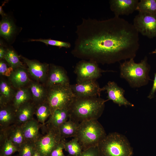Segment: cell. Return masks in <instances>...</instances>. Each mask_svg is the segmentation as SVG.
I'll use <instances>...</instances> for the list:
<instances>
[{"label":"cell","mask_w":156,"mask_h":156,"mask_svg":"<svg viewBox=\"0 0 156 156\" xmlns=\"http://www.w3.org/2000/svg\"><path fill=\"white\" fill-rule=\"evenodd\" d=\"M33 156H42L36 151Z\"/></svg>","instance_id":"obj_39"},{"label":"cell","mask_w":156,"mask_h":156,"mask_svg":"<svg viewBox=\"0 0 156 156\" xmlns=\"http://www.w3.org/2000/svg\"><path fill=\"white\" fill-rule=\"evenodd\" d=\"M75 33L73 54L97 63L134 59L139 48V33L133 24L120 17L102 20L82 18Z\"/></svg>","instance_id":"obj_1"},{"label":"cell","mask_w":156,"mask_h":156,"mask_svg":"<svg viewBox=\"0 0 156 156\" xmlns=\"http://www.w3.org/2000/svg\"><path fill=\"white\" fill-rule=\"evenodd\" d=\"M64 149L70 156H79L83 151L81 145L75 138L68 142H65Z\"/></svg>","instance_id":"obj_29"},{"label":"cell","mask_w":156,"mask_h":156,"mask_svg":"<svg viewBox=\"0 0 156 156\" xmlns=\"http://www.w3.org/2000/svg\"><path fill=\"white\" fill-rule=\"evenodd\" d=\"M9 80L1 79L0 81V106L10 104L16 91Z\"/></svg>","instance_id":"obj_20"},{"label":"cell","mask_w":156,"mask_h":156,"mask_svg":"<svg viewBox=\"0 0 156 156\" xmlns=\"http://www.w3.org/2000/svg\"><path fill=\"white\" fill-rule=\"evenodd\" d=\"M45 82L48 88L56 85L70 84L69 79L64 69L53 64L50 66Z\"/></svg>","instance_id":"obj_14"},{"label":"cell","mask_w":156,"mask_h":156,"mask_svg":"<svg viewBox=\"0 0 156 156\" xmlns=\"http://www.w3.org/2000/svg\"><path fill=\"white\" fill-rule=\"evenodd\" d=\"M51 114L50 107L45 101L36 105L35 114L36 116L37 120L42 124L45 123V121Z\"/></svg>","instance_id":"obj_26"},{"label":"cell","mask_w":156,"mask_h":156,"mask_svg":"<svg viewBox=\"0 0 156 156\" xmlns=\"http://www.w3.org/2000/svg\"><path fill=\"white\" fill-rule=\"evenodd\" d=\"M79 156H99L98 146L91 147L83 151Z\"/></svg>","instance_id":"obj_35"},{"label":"cell","mask_w":156,"mask_h":156,"mask_svg":"<svg viewBox=\"0 0 156 156\" xmlns=\"http://www.w3.org/2000/svg\"><path fill=\"white\" fill-rule=\"evenodd\" d=\"M102 88L103 91H106L108 100H112L119 106H134L133 104L125 97V90L114 81H109Z\"/></svg>","instance_id":"obj_11"},{"label":"cell","mask_w":156,"mask_h":156,"mask_svg":"<svg viewBox=\"0 0 156 156\" xmlns=\"http://www.w3.org/2000/svg\"><path fill=\"white\" fill-rule=\"evenodd\" d=\"M7 49H5L1 45L0 47V59L1 60L4 58L6 53Z\"/></svg>","instance_id":"obj_37"},{"label":"cell","mask_w":156,"mask_h":156,"mask_svg":"<svg viewBox=\"0 0 156 156\" xmlns=\"http://www.w3.org/2000/svg\"><path fill=\"white\" fill-rule=\"evenodd\" d=\"M119 69L120 77L125 79L132 88L146 85L150 79L149 76L150 66L146 56L139 63H135L133 58L125 60L120 63Z\"/></svg>","instance_id":"obj_3"},{"label":"cell","mask_w":156,"mask_h":156,"mask_svg":"<svg viewBox=\"0 0 156 156\" xmlns=\"http://www.w3.org/2000/svg\"><path fill=\"white\" fill-rule=\"evenodd\" d=\"M13 68L10 67H8L5 62L2 60L0 62V74L1 75L9 77L12 71Z\"/></svg>","instance_id":"obj_33"},{"label":"cell","mask_w":156,"mask_h":156,"mask_svg":"<svg viewBox=\"0 0 156 156\" xmlns=\"http://www.w3.org/2000/svg\"><path fill=\"white\" fill-rule=\"evenodd\" d=\"M138 2V0H110V8L115 16L128 15L136 10Z\"/></svg>","instance_id":"obj_13"},{"label":"cell","mask_w":156,"mask_h":156,"mask_svg":"<svg viewBox=\"0 0 156 156\" xmlns=\"http://www.w3.org/2000/svg\"><path fill=\"white\" fill-rule=\"evenodd\" d=\"M65 142L64 139H63L52 151L50 156H66L63 151V150L64 149Z\"/></svg>","instance_id":"obj_34"},{"label":"cell","mask_w":156,"mask_h":156,"mask_svg":"<svg viewBox=\"0 0 156 156\" xmlns=\"http://www.w3.org/2000/svg\"><path fill=\"white\" fill-rule=\"evenodd\" d=\"M73 93L76 98L97 97L103 91L96 81L89 80L77 82L71 85Z\"/></svg>","instance_id":"obj_10"},{"label":"cell","mask_w":156,"mask_h":156,"mask_svg":"<svg viewBox=\"0 0 156 156\" xmlns=\"http://www.w3.org/2000/svg\"><path fill=\"white\" fill-rule=\"evenodd\" d=\"M36 105L32 101L20 107L16 111V123L22 125L33 118Z\"/></svg>","instance_id":"obj_19"},{"label":"cell","mask_w":156,"mask_h":156,"mask_svg":"<svg viewBox=\"0 0 156 156\" xmlns=\"http://www.w3.org/2000/svg\"><path fill=\"white\" fill-rule=\"evenodd\" d=\"M29 89L32 97V101L36 105L45 101L47 90L40 83L34 82H31Z\"/></svg>","instance_id":"obj_23"},{"label":"cell","mask_w":156,"mask_h":156,"mask_svg":"<svg viewBox=\"0 0 156 156\" xmlns=\"http://www.w3.org/2000/svg\"><path fill=\"white\" fill-rule=\"evenodd\" d=\"M4 58L10 67L14 70L19 67H23L19 56L13 50L7 49Z\"/></svg>","instance_id":"obj_30"},{"label":"cell","mask_w":156,"mask_h":156,"mask_svg":"<svg viewBox=\"0 0 156 156\" xmlns=\"http://www.w3.org/2000/svg\"><path fill=\"white\" fill-rule=\"evenodd\" d=\"M15 30L14 25L9 18H5L1 21L0 35L5 39H10L15 32Z\"/></svg>","instance_id":"obj_27"},{"label":"cell","mask_w":156,"mask_h":156,"mask_svg":"<svg viewBox=\"0 0 156 156\" xmlns=\"http://www.w3.org/2000/svg\"><path fill=\"white\" fill-rule=\"evenodd\" d=\"M41 125L34 118L21 125L23 135L26 141L35 142L40 134L39 129Z\"/></svg>","instance_id":"obj_18"},{"label":"cell","mask_w":156,"mask_h":156,"mask_svg":"<svg viewBox=\"0 0 156 156\" xmlns=\"http://www.w3.org/2000/svg\"><path fill=\"white\" fill-rule=\"evenodd\" d=\"M150 54H156V49L154 50L151 52V53H150Z\"/></svg>","instance_id":"obj_40"},{"label":"cell","mask_w":156,"mask_h":156,"mask_svg":"<svg viewBox=\"0 0 156 156\" xmlns=\"http://www.w3.org/2000/svg\"><path fill=\"white\" fill-rule=\"evenodd\" d=\"M105 102L99 97H75L69 108V118L79 123L97 120L103 112Z\"/></svg>","instance_id":"obj_2"},{"label":"cell","mask_w":156,"mask_h":156,"mask_svg":"<svg viewBox=\"0 0 156 156\" xmlns=\"http://www.w3.org/2000/svg\"><path fill=\"white\" fill-rule=\"evenodd\" d=\"M99 156H132L133 149L127 138L116 132L106 135L98 145Z\"/></svg>","instance_id":"obj_4"},{"label":"cell","mask_w":156,"mask_h":156,"mask_svg":"<svg viewBox=\"0 0 156 156\" xmlns=\"http://www.w3.org/2000/svg\"><path fill=\"white\" fill-rule=\"evenodd\" d=\"M31 41H39L42 42L46 44L56 46L60 47H64L66 48H70L71 46L70 44L67 42H65L59 40L50 39H31Z\"/></svg>","instance_id":"obj_32"},{"label":"cell","mask_w":156,"mask_h":156,"mask_svg":"<svg viewBox=\"0 0 156 156\" xmlns=\"http://www.w3.org/2000/svg\"><path fill=\"white\" fill-rule=\"evenodd\" d=\"M16 122V111L11 104L0 106V130L6 128Z\"/></svg>","instance_id":"obj_17"},{"label":"cell","mask_w":156,"mask_h":156,"mask_svg":"<svg viewBox=\"0 0 156 156\" xmlns=\"http://www.w3.org/2000/svg\"><path fill=\"white\" fill-rule=\"evenodd\" d=\"M79 123L70 119L64 122L59 128L60 133L63 138L74 137L76 135Z\"/></svg>","instance_id":"obj_24"},{"label":"cell","mask_w":156,"mask_h":156,"mask_svg":"<svg viewBox=\"0 0 156 156\" xmlns=\"http://www.w3.org/2000/svg\"><path fill=\"white\" fill-rule=\"evenodd\" d=\"M32 101L30 89L25 87L17 90L11 104L16 111L24 104Z\"/></svg>","instance_id":"obj_22"},{"label":"cell","mask_w":156,"mask_h":156,"mask_svg":"<svg viewBox=\"0 0 156 156\" xmlns=\"http://www.w3.org/2000/svg\"><path fill=\"white\" fill-rule=\"evenodd\" d=\"M48 88L45 101L52 113L57 109L69 108L75 98L70 84L56 85Z\"/></svg>","instance_id":"obj_6"},{"label":"cell","mask_w":156,"mask_h":156,"mask_svg":"<svg viewBox=\"0 0 156 156\" xmlns=\"http://www.w3.org/2000/svg\"><path fill=\"white\" fill-rule=\"evenodd\" d=\"M77 76V82L89 80H96L104 72L99 67L95 62L84 60L77 64L75 70Z\"/></svg>","instance_id":"obj_9"},{"label":"cell","mask_w":156,"mask_h":156,"mask_svg":"<svg viewBox=\"0 0 156 156\" xmlns=\"http://www.w3.org/2000/svg\"><path fill=\"white\" fill-rule=\"evenodd\" d=\"M69 116V108L57 109L52 112L46 123L54 127L59 128L68 120Z\"/></svg>","instance_id":"obj_21"},{"label":"cell","mask_w":156,"mask_h":156,"mask_svg":"<svg viewBox=\"0 0 156 156\" xmlns=\"http://www.w3.org/2000/svg\"><path fill=\"white\" fill-rule=\"evenodd\" d=\"M43 134H40L35 142L36 151L42 156H50L53 150L64 139L61 137L59 128L46 123L41 126Z\"/></svg>","instance_id":"obj_7"},{"label":"cell","mask_w":156,"mask_h":156,"mask_svg":"<svg viewBox=\"0 0 156 156\" xmlns=\"http://www.w3.org/2000/svg\"><path fill=\"white\" fill-rule=\"evenodd\" d=\"M133 24L143 36L150 39L156 38V15L139 12L133 19Z\"/></svg>","instance_id":"obj_8"},{"label":"cell","mask_w":156,"mask_h":156,"mask_svg":"<svg viewBox=\"0 0 156 156\" xmlns=\"http://www.w3.org/2000/svg\"><path fill=\"white\" fill-rule=\"evenodd\" d=\"M0 132L4 134L18 148L25 141L21 125L17 123L0 130Z\"/></svg>","instance_id":"obj_15"},{"label":"cell","mask_w":156,"mask_h":156,"mask_svg":"<svg viewBox=\"0 0 156 156\" xmlns=\"http://www.w3.org/2000/svg\"><path fill=\"white\" fill-rule=\"evenodd\" d=\"M0 156H11L18 148L4 134L0 132Z\"/></svg>","instance_id":"obj_25"},{"label":"cell","mask_w":156,"mask_h":156,"mask_svg":"<svg viewBox=\"0 0 156 156\" xmlns=\"http://www.w3.org/2000/svg\"><path fill=\"white\" fill-rule=\"evenodd\" d=\"M22 58L27 66L29 73L33 78L42 83L46 81L49 68L48 64L30 60L23 57Z\"/></svg>","instance_id":"obj_12"},{"label":"cell","mask_w":156,"mask_h":156,"mask_svg":"<svg viewBox=\"0 0 156 156\" xmlns=\"http://www.w3.org/2000/svg\"></svg>","instance_id":"obj_41"},{"label":"cell","mask_w":156,"mask_h":156,"mask_svg":"<svg viewBox=\"0 0 156 156\" xmlns=\"http://www.w3.org/2000/svg\"><path fill=\"white\" fill-rule=\"evenodd\" d=\"M0 13L1 15H2V16H4L5 15L4 13L3 12L2 10L1 6H0Z\"/></svg>","instance_id":"obj_38"},{"label":"cell","mask_w":156,"mask_h":156,"mask_svg":"<svg viewBox=\"0 0 156 156\" xmlns=\"http://www.w3.org/2000/svg\"><path fill=\"white\" fill-rule=\"evenodd\" d=\"M101 125L97 120H91L79 123L76 138L81 145L83 151L97 146L106 135Z\"/></svg>","instance_id":"obj_5"},{"label":"cell","mask_w":156,"mask_h":156,"mask_svg":"<svg viewBox=\"0 0 156 156\" xmlns=\"http://www.w3.org/2000/svg\"><path fill=\"white\" fill-rule=\"evenodd\" d=\"M136 10L156 15V0H141L139 1Z\"/></svg>","instance_id":"obj_28"},{"label":"cell","mask_w":156,"mask_h":156,"mask_svg":"<svg viewBox=\"0 0 156 156\" xmlns=\"http://www.w3.org/2000/svg\"><path fill=\"white\" fill-rule=\"evenodd\" d=\"M156 91V72L154 74L153 82L151 90L148 96V98L151 99L154 97Z\"/></svg>","instance_id":"obj_36"},{"label":"cell","mask_w":156,"mask_h":156,"mask_svg":"<svg viewBox=\"0 0 156 156\" xmlns=\"http://www.w3.org/2000/svg\"><path fill=\"white\" fill-rule=\"evenodd\" d=\"M36 151L34 142L25 140L18 148V156H33Z\"/></svg>","instance_id":"obj_31"},{"label":"cell","mask_w":156,"mask_h":156,"mask_svg":"<svg viewBox=\"0 0 156 156\" xmlns=\"http://www.w3.org/2000/svg\"><path fill=\"white\" fill-rule=\"evenodd\" d=\"M8 80L16 89L24 87L30 82L28 73L23 67L14 70L8 77Z\"/></svg>","instance_id":"obj_16"}]
</instances>
